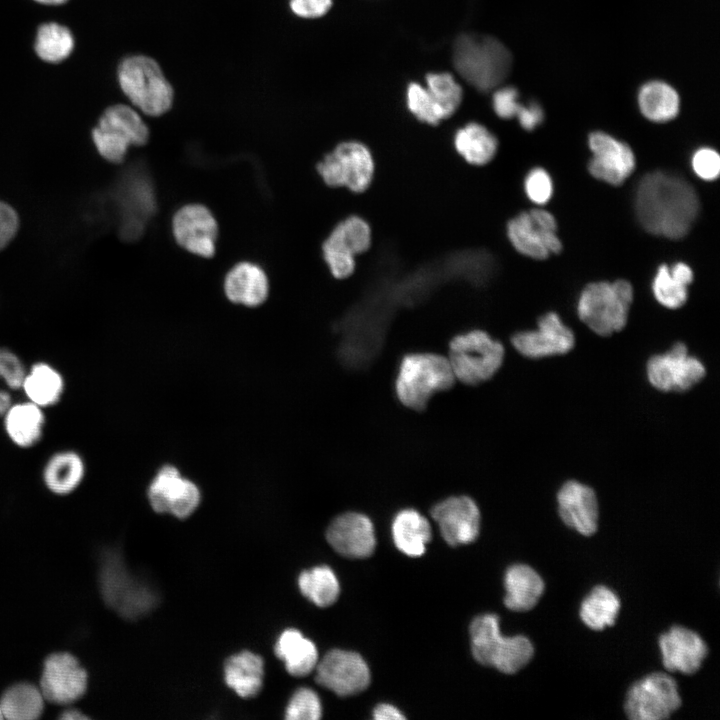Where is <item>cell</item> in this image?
Wrapping results in <instances>:
<instances>
[{
	"label": "cell",
	"instance_id": "13",
	"mask_svg": "<svg viewBox=\"0 0 720 720\" xmlns=\"http://www.w3.org/2000/svg\"><path fill=\"white\" fill-rule=\"evenodd\" d=\"M681 706L676 681L654 672L635 682L627 692L624 709L632 720L667 719Z\"/></svg>",
	"mask_w": 720,
	"mask_h": 720
},
{
	"label": "cell",
	"instance_id": "46",
	"mask_svg": "<svg viewBox=\"0 0 720 720\" xmlns=\"http://www.w3.org/2000/svg\"><path fill=\"white\" fill-rule=\"evenodd\" d=\"M518 91L515 87L504 86L495 90L492 97V107L495 114L504 120L516 117L522 103L518 101Z\"/></svg>",
	"mask_w": 720,
	"mask_h": 720
},
{
	"label": "cell",
	"instance_id": "14",
	"mask_svg": "<svg viewBox=\"0 0 720 720\" xmlns=\"http://www.w3.org/2000/svg\"><path fill=\"white\" fill-rule=\"evenodd\" d=\"M649 383L662 392H684L699 383L706 374L704 364L678 342L665 353L652 356L646 366Z\"/></svg>",
	"mask_w": 720,
	"mask_h": 720
},
{
	"label": "cell",
	"instance_id": "43",
	"mask_svg": "<svg viewBox=\"0 0 720 720\" xmlns=\"http://www.w3.org/2000/svg\"><path fill=\"white\" fill-rule=\"evenodd\" d=\"M321 712L318 695L309 688H300L291 697L285 711V718L288 720H318Z\"/></svg>",
	"mask_w": 720,
	"mask_h": 720
},
{
	"label": "cell",
	"instance_id": "9",
	"mask_svg": "<svg viewBox=\"0 0 720 720\" xmlns=\"http://www.w3.org/2000/svg\"><path fill=\"white\" fill-rule=\"evenodd\" d=\"M119 84L131 103L149 116L167 112L173 102V89L153 59L131 56L118 70Z\"/></svg>",
	"mask_w": 720,
	"mask_h": 720
},
{
	"label": "cell",
	"instance_id": "17",
	"mask_svg": "<svg viewBox=\"0 0 720 720\" xmlns=\"http://www.w3.org/2000/svg\"><path fill=\"white\" fill-rule=\"evenodd\" d=\"M316 682L339 696L355 695L370 683L369 668L358 653L334 649L316 665Z\"/></svg>",
	"mask_w": 720,
	"mask_h": 720
},
{
	"label": "cell",
	"instance_id": "39",
	"mask_svg": "<svg viewBox=\"0 0 720 720\" xmlns=\"http://www.w3.org/2000/svg\"><path fill=\"white\" fill-rule=\"evenodd\" d=\"M73 47L74 38L67 27L53 22L39 26L34 48L43 61L60 62L71 54Z\"/></svg>",
	"mask_w": 720,
	"mask_h": 720
},
{
	"label": "cell",
	"instance_id": "24",
	"mask_svg": "<svg viewBox=\"0 0 720 720\" xmlns=\"http://www.w3.org/2000/svg\"><path fill=\"white\" fill-rule=\"evenodd\" d=\"M662 662L666 670L693 674L699 670L708 649L703 639L695 632L673 626L659 637Z\"/></svg>",
	"mask_w": 720,
	"mask_h": 720
},
{
	"label": "cell",
	"instance_id": "18",
	"mask_svg": "<svg viewBox=\"0 0 720 720\" xmlns=\"http://www.w3.org/2000/svg\"><path fill=\"white\" fill-rule=\"evenodd\" d=\"M171 226L174 239L181 248L204 258L214 256L218 224L206 206L199 203L182 206L173 215Z\"/></svg>",
	"mask_w": 720,
	"mask_h": 720
},
{
	"label": "cell",
	"instance_id": "6",
	"mask_svg": "<svg viewBox=\"0 0 720 720\" xmlns=\"http://www.w3.org/2000/svg\"><path fill=\"white\" fill-rule=\"evenodd\" d=\"M454 381L448 358L434 353H410L401 360L395 391L404 406L422 410L435 393L449 389Z\"/></svg>",
	"mask_w": 720,
	"mask_h": 720
},
{
	"label": "cell",
	"instance_id": "27",
	"mask_svg": "<svg viewBox=\"0 0 720 720\" xmlns=\"http://www.w3.org/2000/svg\"><path fill=\"white\" fill-rule=\"evenodd\" d=\"M506 596L504 604L512 611L531 610L544 592V581L530 566L516 564L510 566L504 579Z\"/></svg>",
	"mask_w": 720,
	"mask_h": 720
},
{
	"label": "cell",
	"instance_id": "29",
	"mask_svg": "<svg viewBox=\"0 0 720 720\" xmlns=\"http://www.w3.org/2000/svg\"><path fill=\"white\" fill-rule=\"evenodd\" d=\"M692 281L693 271L688 264L677 262L671 267L662 264L653 278L652 292L662 306L678 309L686 303L688 286Z\"/></svg>",
	"mask_w": 720,
	"mask_h": 720
},
{
	"label": "cell",
	"instance_id": "19",
	"mask_svg": "<svg viewBox=\"0 0 720 720\" xmlns=\"http://www.w3.org/2000/svg\"><path fill=\"white\" fill-rule=\"evenodd\" d=\"M588 146L592 153L588 162V171L594 178L619 186L633 173L636 165L635 155L625 142L608 133L595 131L588 137Z\"/></svg>",
	"mask_w": 720,
	"mask_h": 720
},
{
	"label": "cell",
	"instance_id": "34",
	"mask_svg": "<svg viewBox=\"0 0 720 720\" xmlns=\"http://www.w3.org/2000/svg\"><path fill=\"white\" fill-rule=\"evenodd\" d=\"M84 463L72 451H63L52 456L47 462L43 478L50 491L58 495L71 493L83 479Z\"/></svg>",
	"mask_w": 720,
	"mask_h": 720
},
{
	"label": "cell",
	"instance_id": "2",
	"mask_svg": "<svg viewBox=\"0 0 720 720\" xmlns=\"http://www.w3.org/2000/svg\"><path fill=\"white\" fill-rule=\"evenodd\" d=\"M459 75L481 92L500 86L512 68V55L496 38L477 33L460 35L453 47Z\"/></svg>",
	"mask_w": 720,
	"mask_h": 720
},
{
	"label": "cell",
	"instance_id": "5",
	"mask_svg": "<svg viewBox=\"0 0 720 720\" xmlns=\"http://www.w3.org/2000/svg\"><path fill=\"white\" fill-rule=\"evenodd\" d=\"M633 296L627 280L591 282L579 295L577 315L595 334L610 336L626 326Z\"/></svg>",
	"mask_w": 720,
	"mask_h": 720
},
{
	"label": "cell",
	"instance_id": "42",
	"mask_svg": "<svg viewBox=\"0 0 720 720\" xmlns=\"http://www.w3.org/2000/svg\"><path fill=\"white\" fill-rule=\"evenodd\" d=\"M406 105L416 120L423 124L438 126L443 121L427 88L418 83L409 84L406 92Z\"/></svg>",
	"mask_w": 720,
	"mask_h": 720
},
{
	"label": "cell",
	"instance_id": "40",
	"mask_svg": "<svg viewBox=\"0 0 720 720\" xmlns=\"http://www.w3.org/2000/svg\"><path fill=\"white\" fill-rule=\"evenodd\" d=\"M427 90L435 102L443 121L452 117L461 105L463 90L449 73H430L426 77Z\"/></svg>",
	"mask_w": 720,
	"mask_h": 720
},
{
	"label": "cell",
	"instance_id": "8",
	"mask_svg": "<svg viewBox=\"0 0 720 720\" xmlns=\"http://www.w3.org/2000/svg\"><path fill=\"white\" fill-rule=\"evenodd\" d=\"M373 245L370 222L357 213L339 219L320 244V254L329 275L335 280L350 278L357 269V258Z\"/></svg>",
	"mask_w": 720,
	"mask_h": 720
},
{
	"label": "cell",
	"instance_id": "35",
	"mask_svg": "<svg viewBox=\"0 0 720 720\" xmlns=\"http://www.w3.org/2000/svg\"><path fill=\"white\" fill-rule=\"evenodd\" d=\"M44 697L33 684L21 682L9 687L0 699L2 719L33 720L44 709Z\"/></svg>",
	"mask_w": 720,
	"mask_h": 720
},
{
	"label": "cell",
	"instance_id": "50",
	"mask_svg": "<svg viewBox=\"0 0 720 720\" xmlns=\"http://www.w3.org/2000/svg\"><path fill=\"white\" fill-rule=\"evenodd\" d=\"M373 717L376 720H399L405 719L401 712L392 705L380 704L378 705L373 713Z\"/></svg>",
	"mask_w": 720,
	"mask_h": 720
},
{
	"label": "cell",
	"instance_id": "11",
	"mask_svg": "<svg viewBox=\"0 0 720 720\" xmlns=\"http://www.w3.org/2000/svg\"><path fill=\"white\" fill-rule=\"evenodd\" d=\"M149 129L141 116L130 106L108 107L92 130V140L99 155L113 164L122 163L131 146H143Z\"/></svg>",
	"mask_w": 720,
	"mask_h": 720
},
{
	"label": "cell",
	"instance_id": "25",
	"mask_svg": "<svg viewBox=\"0 0 720 720\" xmlns=\"http://www.w3.org/2000/svg\"><path fill=\"white\" fill-rule=\"evenodd\" d=\"M224 292L235 304L257 307L269 295V280L259 265L248 261L235 264L225 275Z\"/></svg>",
	"mask_w": 720,
	"mask_h": 720
},
{
	"label": "cell",
	"instance_id": "12",
	"mask_svg": "<svg viewBox=\"0 0 720 720\" xmlns=\"http://www.w3.org/2000/svg\"><path fill=\"white\" fill-rule=\"evenodd\" d=\"M511 246L521 255L544 260L558 254L562 243L558 237L555 217L543 208L522 211L511 217L505 227Z\"/></svg>",
	"mask_w": 720,
	"mask_h": 720
},
{
	"label": "cell",
	"instance_id": "53",
	"mask_svg": "<svg viewBox=\"0 0 720 720\" xmlns=\"http://www.w3.org/2000/svg\"><path fill=\"white\" fill-rule=\"evenodd\" d=\"M0 719H2V714H1V711H0Z\"/></svg>",
	"mask_w": 720,
	"mask_h": 720
},
{
	"label": "cell",
	"instance_id": "3",
	"mask_svg": "<svg viewBox=\"0 0 720 720\" xmlns=\"http://www.w3.org/2000/svg\"><path fill=\"white\" fill-rule=\"evenodd\" d=\"M315 171L321 183L329 189L362 194L374 181L376 160L366 142L349 138L324 152L315 164Z\"/></svg>",
	"mask_w": 720,
	"mask_h": 720
},
{
	"label": "cell",
	"instance_id": "51",
	"mask_svg": "<svg viewBox=\"0 0 720 720\" xmlns=\"http://www.w3.org/2000/svg\"><path fill=\"white\" fill-rule=\"evenodd\" d=\"M61 719L65 720H82L87 719L88 717L84 714H82L79 710L70 708L62 712L60 715Z\"/></svg>",
	"mask_w": 720,
	"mask_h": 720
},
{
	"label": "cell",
	"instance_id": "44",
	"mask_svg": "<svg viewBox=\"0 0 720 720\" xmlns=\"http://www.w3.org/2000/svg\"><path fill=\"white\" fill-rule=\"evenodd\" d=\"M523 189L526 197L533 204L542 206L552 198L553 181L544 168L534 167L526 174Z\"/></svg>",
	"mask_w": 720,
	"mask_h": 720
},
{
	"label": "cell",
	"instance_id": "28",
	"mask_svg": "<svg viewBox=\"0 0 720 720\" xmlns=\"http://www.w3.org/2000/svg\"><path fill=\"white\" fill-rule=\"evenodd\" d=\"M226 684L240 697L256 696L263 685L264 662L250 651H242L229 657L224 666Z\"/></svg>",
	"mask_w": 720,
	"mask_h": 720
},
{
	"label": "cell",
	"instance_id": "45",
	"mask_svg": "<svg viewBox=\"0 0 720 720\" xmlns=\"http://www.w3.org/2000/svg\"><path fill=\"white\" fill-rule=\"evenodd\" d=\"M693 172L704 181H713L720 174V156L709 147L697 149L691 158Z\"/></svg>",
	"mask_w": 720,
	"mask_h": 720
},
{
	"label": "cell",
	"instance_id": "37",
	"mask_svg": "<svg viewBox=\"0 0 720 720\" xmlns=\"http://www.w3.org/2000/svg\"><path fill=\"white\" fill-rule=\"evenodd\" d=\"M619 609L618 596L606 586L598 585L583 600L580 618L590 629L599 631L615 623Z\"/></svg>",
	"mask_w": 720,
	"mask_h": 720
},
{
	"label": "cell",
	"instance_id": "36",
	"mask_svg": "<svg viewBox=\"0 0 720 720\" xmlns=\"http://www.w3.org/2000/svg\"><path fill=\"white\" fill-rule=\"evenodd\" d=\"M22 388L31 402L39 407L56 404L64 390V381L57 370L46 363H36L25 374Z\"/></svg>",
	"mask_w": 720,
	"mask_h": 720
},
{
	"label": "cell",
	"instance_id": "23",
	"mask_svg": "<svg viewBox=\"0 0 720 720\" xmlns=\"http://www.w3.org/2000/svg\"><path fill=\"white\" fill-rule=\"evenodd\" d=\"M558 512L562 521L584 536L598 528L599 508L594 490L576 480L565 482L557 493Z\"/></svg>",
	"mask_w": 720,
	"mask_h": 720
},
{
	"label": "cell",
	"instance_id": "47",
	"mask_svg": "<svg viewBox=\"0 0 720 720\" xmlns=\"http://www.w3.org/2000/svg\"><path fill=\"white\" fill-rule=\"evenodd\" d=\"M19 225L20 220L16 210L0 200V251L14 239Z\"/></svg>",
	"mask_w": 720,
	"mask_h": 720
},
{
	"label": "cell",
	"instance_id": "52",
	"mask_svg": "<svg viewBox=\"0 0 720 720\" xmlns=\"http://www.w3.org/2000/svg\"><path fill=\"white\" fill-rule=\"evenodd\" d=\"M35 1L39 2L41 4H45V5H59V4H63L67 0H35Z\"/></svg>",
	"mask_w": 720,
	"mask_h": 720
},
{
	"label": "cell",
	"instance_id": "33",
	"mask_svg": "<svg viewBox=\"0 0 720 720\" xmlns=\"http://www.w3.org/2000/svg\"><path fill=\"white\" fill-rule=\"evenodd\" d=\"M638 105L643 116L656 123L674 119L680 109L677 91L663 81H650L644 84L638 94Z\"/></svg>",
	"mask_w": 720,
	"mask_h": 720
},
{
	"label": "cell",
	"instance_id": "15",
	"mask_svg": "<svg viewBox=\"0 0 720 720\" xmlns=\"http://www.w3.org/2000/svg\"><path fill=\"white\" fill-rule=\"evenodd\" d=\"M147 495L155 512L169 513L180 519L189 517L201 500L198 486L183 477L177 467L168 464L157 471Z\"/></svg>",
	"mask_w": 720,
	"mask_h": 720
},
{
	"label": "cell",
	"instance_id": "32",
	"mask_svg": "<svg viewBox=\"0 0 720 720\" xmlns=\"http://www.w3.org/2000/svg\"><path fill=\"white\" fill-rule=\"evenodd\" d=\"M392 535L396 547L411 557L421 556L431 539L428 520L414 509L397 513L392 524Z\"/></svg>",
	"mask_w": 720,
	"mask_h": 720
},
{
	"label": "cell",
	"instance_id": "26",
	"mask_svg": "<svg viewBox=\"0 0 720 720\" xmlns=\"http://www.w3.org/2000/svg\"><path fill=\"white\" fill-rule=\"evenodd\" d=\"M451 147L465 164L484 167L495 160L499 150V140L487 126L471 121L454 132Z\"/></svg>",
	"mask_w": 720,
	"mask_h": 720
},
{
	"label": "cell",
	"instance_id": "1",
	"mask_svg": "<svg viewBox=\"0 0 720 720\" xmlns=\"http://www.w3.org/2000/svg\"><path fill=\"white\" fill-rule=\"evenodd\" d=\"M635 214L642 228L655 236L681 239L695 222L700 203L693 186L684 178L654 171L638 183Z\"/></svg>",
	"mask_w": 720,
	"mask_h": 720
},
{
	"label": "cell",
	"instance_id": "21",
	"mask_svg": "<svg viewBox=\"0 0 720 720\" xmlns=\"http://www.w3.org/2000/svg\"><path fill=\"white\" fill-rule=\"evenodd\" d=\"M444 540L451 546L473 542L480 528V511L468 496H452L431 510Z\"/></svg>",
	"mask_w": 720,
	"mask_h": 720
},
{
	"label": "cell",
	"instance_id": "20",
	"mask_svg": "<svg viewBox=\"0 0 720 720\" xmlns=\"http://www.w3.org/2000/svg\"><path fill=\"white\" fill-rule=\"evenodd\" d=\"M511 343L521 355L539 359L568 353L575 345V336L557 313L548 312L539 318L536 330L514 334Z\"/></svg>",
	"mask_w": 720,
	"mask_h": 720
},
{
	"label": "cell",
	"instance_id": "10",
	"mask_svg": "<svg viewBox=\"0 0 720 720\" xmlns=\"http://www.w3.org/2000/svg\"><path fill=\"white\" fill-rule=\"evenodd\" d=\"M504 347L486 331L473 329L454 336L449 343V363L455 378L476 385L489 380L501 367Z\"/></svg>",
	"mask_w": 720,
	"mask_h": 720
},
{
	"label": "cell",
	"instance_id": "48",
	"mask_svg": "<svg viewBox=\"0 0 720 720\" xmlns=\"http://www.w3.org/2000/svg\"><path fill=\"white\" fill-rule=\"evenodd\" d=\"M332 5V0H291L292 11L304 18H316L327 13Z\"/></svg>",
	"mask_w": 720,
	"mask_h": 720
},
{
	"label": "cell",
	"instance_id": "16",
	"mask_svg": "<svg viewBox=\"0 0 720 720\" xmlns=\"http://www.w3.org/2000/svg\"><path fill=\"white\" fill-rule=\"evenodd\" d=\"M88 675L75 656L67 652L49 655L44 661L40 691L45 700L68 705L87 690Z\"/></svg>",
	"mask_w": 720,
	"mask_h": 720
},
{
	"label": "cell",
	"instance_id": "22",
	"mask_svg": "<svg viewBox=\"0 0 720 720\" xmlns=\"http://www.w3.org/2000/svg\"><path fill=\"white\" fill-rule=\"evenodd\" d=\"M326 538L336 552L348 558H366L374 552L376 545L371 520L356 512L335 518L327 529Z\"/></svg>",
	"mask_w": 720,
	"mask_h": 720
},
{
	"label": "cell",
	"instance_id": "49",
	"mask_svg": "<svg viewBox=\"0 0 720 720\" xmlns=\"http://www.w3.org/2000/svg\"><path fill=\"white\" fill-rule=\"evenodd\" d=\"M516 118L521 128L532 131L543 122L544 111L538 103L530 102L528 105H522Z\"/></svg>",
	"mask_w": 720,
	"mask_h": 720
},
{
	"label": "cell",
	"instance_id": "7",
	"mask_svg": "<svg viewBox=\"0 0 720 720\" xmlns=\"http://www.w3.org/2000/svg\"><path fill=\"white\" fill-rule=\"evenodd\" d=\"M472 654L480 664L513 674L528 664L534 655L531 641L522 635L503 637L499 617L485 614L470 625Z\"/></svg>",
	"mask_w": 720,
	"mask_h": 720
},
{
	"label": "cell",
	"instance_id": "4",
	"mask_svg": "<svg viewBox=\"0 0 720 720\" xmlns=\"http://www.w3.org/2000/svg\"><path fill=\"white\" fill-rule=\"evenodd\" d=\"M99 583L106 604L126 619L144 616L158 602L156 592L130 572L115 549L101 555Z\"/></svg>",
	"mask_w": 720,
	"mask_h": 720
},
{
	"label": "cell",
	"instance_id": "30",
	"mask_svg": "<svg viewBox=\"0 0 720 720\" xmlns=\"http://www.w3.org/2000/svg\"><path fill=\"white\" fill-rule=\"evenodd\" d=\"M275 654L280 658L288 673L293 676H306L318 663V652L314 643L296 629H286L278 637Z\"/></svg>",
	"mask_w": 720,
	"mask_h": 720
},
{
	"label": "cell",
	"instance_id": "31",
	"mask_svg": "<svg viewBox=\"0 0 720 720\" xmlns=\"http://www.w3.org/2000/svg\"><path fill=\"white\" fill-rule=\"evenodd\" d=\"M4 426L10 439L22 448L34 446L41 439L44 414L33 402L11 405L4 413Z\"/></svg>",
	"mask_w": 720,
	"mask_h": 720
},
{
	"label": "cell",
	"instance_id": "41",
	"mask_svg": "<svg viewBox=\"0 0 720 720\" xmlns=\"http://www.w3.org/2000/svg\"><path fill=\"white\" fill-rule=\"evenodd\" d=\"M25 374L24 366L16 355L7 349H0V415H4L11 406V395L7 388H21Z\"/></svg>",
	"mask_w": 720,
	"mask_h": 720
},
{
	"label": "cell",
	"instance_id": "38",
	"mask_svg": "<svg viewBox=\"0 0 720 720\" xmlns=\"http://www.w3.org/2000/svg\"><path fill=\"white\" fill-rule=\"evenodd\" d=\"M298 585L301 593L319 607L332 605L340 592L337 577L328 566L303 571L299 575Z\"/></svg>",
	"mask_w": 720,
	"mask_h": 720
}]
</instances>
